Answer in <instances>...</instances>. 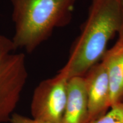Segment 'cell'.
Masks as SVG:
<instances>
[{
  "instance_id": "cell-1",
  "label": "cell",
  "mask_w": 123,
  "mask_h": 123,
  "mask_svg": "<svg viewBox=\"0 0 123 123\" xmlns=\"http://www.w3.org/2000/svg\"><path fill=\"white\" fill-rule=\"evenodd\" d=\"M122 18L121 0H92L88 17L61 71L68 79L84 76L101 59L109 41L119 34Z\"/></svg>"
},
{
  "instance_id": "cell-2",
  "label": "cell",
  "mask_w": 123,
  "mask_h": 123,
  "mask_svg": "<svg viewBox=\"0 0 123 123\" xmlns=\"http://www.w3.org/2000/svg\"><path fill=\"white\" fill-rule=\"evenodd\" d=\"M76 0H11L15 49L32 53L55 29L69 24Z\"/></svg>"
},
{
  "instance_id": "cell-3",
  "label": "cell",
  "mask_w": 123,
  "mask_h": 123,
  "mask_svg": "<svg viewBox=\"0 0 123 123\" xmlns=\"http://www.w3.org/2000/svg\"><path fill=\"white\" fill-rule=\"evenodd\" d=\"M25 55L12 39L0 34V123L9 122L26 84Z\"/></svg>"
},
{
  "instance_id": "cell-4",
  "label": "cell",
  "mask_w": 123,
  "mask_h": 123,
  "mask_svg": "<svg viewBox=\"0 0 123 123\" xmlns=\"http://www.w3.org/2000/svg\"><path fill=\"white\" fill-rule=\"evenodd\" d=\"M68 76L61 70L53 78L40 82L34 91L30 104L32 117L61 123L67 100Z\"/></svg>"
},
{
  "instance_id": "cell-5",
  "label": "cell",
  "mask_w": 123,
  "mask_h": 123,
  "mask_svg": "<svg viewBox=\"0 0 123 123\" xmlns=\"http://www.w3.org/2000/svg\"><path fill=\"white\" fill-rule=\"evenodd\" d=\"M83 78L88 99V123L103 115L110 108V84L105 67L101 62L91 67Z\"/></svg>"
},
{
  "instance_id": "cell-6",
  "label": "cell",
  "mask_w": 123,
  "mask_h": 123,
  "mask_svg": "<svg viewBox=\"0 0 123 123\" xmlns=\"http://www.w3.org/2000/svg\"><path fill=\"white\" fill-rule=\"evenodd\" d=\"M88 104L83 76L70 78L61 123H87Z\"/></svg>"
},
{
  "instance_id": "cell-7",
  "label": "cell",
  "mask_w": 123,
  "mask_h": 123,
  "mask_svg": "<svg viewBox=\"0 0 123 123\" xmlns=\"http://www.w3.org/2000/svg\"><path fill=\"white\" fill-rule=\"evenodd\" d=\"M108 77L110 91V107L121 101L123 97V38L119 37L101 58Z\"/></svg>"
},
{
  "instance_id": "cell-8",
  "label": "cell",
  "mask_w": 123,
  "mask_h": 123,
  "mask_svg": "<svg viewBox=\"0 0 123 123\" xmlns=\"http://www.w3.org/2000/svg\"><path fill=\"white\" fill-rule=\"evenodd\" d=\"M110 111L88 123H123V101L112 104Z\"/></svg>"
},
{
  "instance_id": "cell-9",
  "label": "cell",
  "mask_w": 123,
  "mask_h": 123,
  "mask_svg": "<svg viewBox=\"0 0 123 123\" xmlns=\"http://www.w3.org/2000/svg\"><path fill=\"white\" fill-rule=\"evenodd\" d=\"M9 122L10 123H52L35 119L32 117H29L15 112L12 115Z\"/></svg>"
},
{
  "instance_id": "cell-10",
  "label": "cell",
  "mask_w": 123,
  "mask_h": 123,
  "mask_svg": "<svg viewBox=\"0 0 123 123\" xmlns=\"http://www.w3.org/2000/svg\"><path fill=\"white\" fill-rule=\"evenodd\" d=\"M121 7H122V15H123L122 25H121L120 31L119 33V37L123 38V0H121Z\"/></svg>"
},
{
  "instance_id": "cell-11",
  "label": "cell",
  "mask_w": 123,
  "mask_h": 123,
  "mask_svg": "<svg viewBox=\"0 0 123 123\" xmlns=\"http://www.w3.org/2000/svg\"><path fill=\"white\" fill-rule=\"evenodd\" d=\"M121 101H123V99L121 100Z\"/></svg>"
}]
</instances>
